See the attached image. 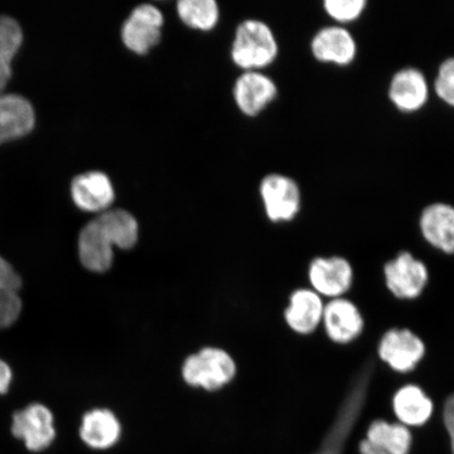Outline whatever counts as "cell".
Returning <instances> with one entry per match:
<instances>
[{
	"mask_svg": "<svg viewBox=\"0 0 454 454\" xmlns=\"http://www.w3.org/2000/svg\"><path fill=\"white\" fill-rule=\"evenodd\" d=\"M360 451L362 454H388L380 450L379 447L372 445V442H369L367 440L361 442Z\"/></svg>",
	"mask_w": 454,
	"mask_h": 454,
	"instance_id": "f546056e",
	"label": "cell"
},
{
	"mask_svg": "<svg viewBox=\"0 0 454 454\" xmlns=\"http://www.w3.org/2000/svg\"><path fill=\"white\" fill-rule=\"evenodd\" d=\"M393 406L396 418L406 427L427 423L434 412L433 401L417 385L403 386L397 390Z\"/></svg>",
	"mask_w": 454,
	"mask_h": 454,
	"instance_id": "ffe728a7",
	"label": "cell"
},
{
	"mask_svg": "<svg viewBox=\"0 0 454 454\" xmlns=\"http://www.w3.org/2000/svg\"><path fill=\"white\" fill-rule=\"evenodd\" d=\"M425 344L410 329H390L379 345L381 360L397 372H410L422 361Z\"/></svg>",
	"mask_w": 454,
	"mask_h": 454,
	"instance_id": "9c48e42d",
	"label": "cell"
},
{
	"mask_svg": "<svg viewBox=\"0 0 454 454\" xmlns=\"http://www.w3.org/2000/svg\"><path fill=\"white\" fill-rule=\"evenodd\" d=\"M322 322L329 339L339 344H348L363 332L364 320L356 306L349 300L333 299L323 312Z\"/></svg>",
	"mask_w": 454,
	"mask_h": 454,
	"instance_id": "5bb4252c",
	"label": "cell"
},
{
	"mask_svg": "<svg viewBox=\"0 0 454 454\" xmlns=\"http://www.w3.org/2000/svg\"><path fill=\"white\" fill-rule=\"evenodd\" d=\"M388 98L397 110L414 113L423 109L429 98V87L424 74L416 67H405L391 78Z\"/></svg>",
	"mask_w": 454,
	"mask_h": 454,
	"instance_id": "7c38bea8",
	"label": "cell"
},
{
	"mask_svg": "<svg viewBox=\"0 0 454 454\" xmlns=\"http://www.w3.org/2000/svg\"><path fill=\"white\" fill-rule=\"evenodd\" d=\"M434 89L436 96L444 104L454 107V57L446 59L440 66Z\"/></svg>",
	"mask_w": 454,
	"mask_h": 454,
	"instance_id": "d4e9b609",
	"label": "cell"
},
{
	"mask_svg": "<svg viewBox=\"0 0 454 454\" xmlns=\"http://www.w3.org/2000/svg\"><path fill=\"white\" fill-rule=\"evenodd\" d=\"M236 364L226 351L207 348L187 357L183 367L184 381L194 387L218 390L236 374Z\"/></svg>",
	"mask_w": 454,
	"mask_h": 454,
	"instance_id": "277c9868",
	"label": "cell"
},
{
	"mask_svg": "<svg viewBox=\"0 0 454 454\" xmlns=\"http://www.w3.org/2000/svg\"><path fill=\"white\" fill-rule=\"evenodd\" d=\"M372 445L388 454H410L412 435L403 424H389L378 419L367 431V439Z\"/></svg>",
	"mask_w": 454,
	"mask_h": 454,
	"instance_id": "44dd1931",
	"label": "cell"
},
{
	"mask_svg": "<svg viewBox=\"0 0 454 454\" xmlns=\"http://www.w3.org/2000/svg\"><path fill=\"white\" fill-rule=\"evenodd\" d=\"M22 43L21 27L13 17L0 16V90L5 87L12 75L13 57Z\"/></svg>",
	"mask_w": 454,
	"mask_h": 454,
	"instance_id": "7402d4cb",
	"label": "cell"
},
{
	"mask_svg": "<svg viewBox=\"0 0 454 454\" xmlns=\"http://www.w3.org/2000/svg\"><path fill=\"white\" fill-rule=\"evenodd\" d=\"M442 419L450 434L452 454H454V394L447 397L444 410H442Z\"/></svg>",
	"mask_w": 454,
	"mask_h": 454,
	"instance_id": "83f0119b",
	"label": "cell"
},
{
	"mask_svg": "<svg viewBox=\"0 0 454 454\" xmlns=\"http://www.w3.org/2000/svg\"><path fill=\"white\" fill-rule=\"evenodd\" d=\"M12 378L13 374L10 366L0 359V395L8 393Z\"/></svg>",
	"mask_w": 454,
	"mask_h": 454,
	"instance_id": "f1b7e54d",
	"label": "cell"
},
{
	"mask_svg": "<svg viewBox=\"0 0 454 454\" xmlns=\"http://www.w3.org/2000/svg\"><path fill=\"white\" fill-rule=\"evenodd\" d=\"M325 305L320 294L311 289H298L289 299L286 320L289 327L300 334L314 333L323 319Z\"/></svg>",
	"mask_w": 454,
	"mask_h": 454,
	"instance_id": "ac0fdd59",
	"label": "cell"
},
{
	"mask_svg": "<svg viewBox=\"0 0 454 454\" xmlns=\"http://www.w3.org/2000/svg\"><path fill=\"white\" fill-rule=\"evenodd\" d=\"M309 276L314 292L334 299L348 293L354 281L353 268L340 257L312 260Z\"/></svg>",
	"mask_w": 454,
	"mask_h": 454,
	"instance_id": "8fae6325",
	"label": "cell"
},
{
	"mask_svg": "<svg viewBox=\"0 0 454 454\" xmlns=\"http://www.w3.org/2000/svg\"><path fill=\"white\" fill-rule=\"evenodd\" d=\"M71 194L76 206L85 212L104 213L115 199L109 176L99 170L76 176L72 181Z\"/></svg>",
	"mask_w": 454,
	"mask_h": 454,
	"instance_id": "4fadbf2b",
	"label": "cell"
},
{
	"mask_svg": "<svg viewBox=\"0 0 454 454\" xmlns=\"http://www.w3.org/2000/svg\"><path fill=\"white\" fill-rule=\"evenodd\" d=\"M11 431L16 439L24 442L28 451L42 452L54 442V416L47 406L33 403L13 414Z\"/></svg>",
	"mask_w": 454,
	"mask_h": 454,
	"instance_id": "5b68a950",
	"label": "cell"
},
{
	"mask_svg": "<svg viewBox=\"0 0 454 454\" xmlns=\"http://www.w3.org/2000/svg\"><path fill=\"white\" fill-rule=\"evenodd\" d=\"M177 8L184 24L200 30H211L219 20V7L215 0H180Z\"/></svg>",
	"mask_w": 454,
	"mask_h": 454,
	"instance_id": "603a6c76",
	"label": "cell"
},
{
	"mask_svg": "<svg viewBox=\"0 0 454 454\" xmlns=\"http://www.w3.org/2000/svg\"><path fill=\"white\" fill-rule=\"evenodd\" d=\"M35 124L30 101L17 94L0 95V142L20 137Z\"/></svg>",
	"mask_w": 454,
	"mask_h": 454,
	"instance_id": "e0dca14e",
	"label": "cell"
},
{
	"mask_svg": "<svg viewBox=\"0 0 454 454\" xmlns=\"http://www.w3.org/2000/svg\"><path fill=\"white\" fill-rule=\"evenodd\" d=\"M278 51L274 33L263 21L248 20L238 27L231 56L243 69L253 71L270 66Z\"/></svg>",
	"mask_w": 454,
	"mask_h": 454,
	"instance_id": "3957f363",
	"label": "cell"
},
{
	"mask_svg": "<svg viewBox=\"0 0 454 454\" xmlns=\"http://www.w3.org/2000/svg\"><path fill=\"white\" fill-rule=\"evenodd\" d=\"M372 372V363H367L356 372L343 402L340 403L336 419L323 440L319 451L315 454L343 453L346 442L365 406Z\"/></svg>",
	"mask_w": 454,
	"mask_h": 454,
	"instance_id": "7a4b0ae2",
	"label": "cell"
},
{
	"mask_svg": "<svg viewBox=\"0 0 454 454\" xmlns=\"http://www.w3.org/2000/svg\"><path fill=\"white\" fill-rule=\"evenodd\" d=\"M366 0H325L323 8L338 24H350L364 13Z\"/></svg>",
	"mask_w": 454,
	"mask_h": 454,
	"instance_id": "cb8c5ba5",
	"label": "cell"
},
{
	"mask_svg": "<svg viewBox=\"0 0 454 454\" xmlns=\"http://www.w3.org/2000/svg\"><path fill=\"white\" fill-rule=\"evenodd\" d=\"M21 279L7 260L0 255V293L19 291Z\"/></svg>",
	"mask_w": 454,
	"mask_h": 454,
	"instance_id": "4316f807",
	"label": "cell"
},
{
	"mask_svg": "<svg viewBox=\"0 0 454 454\" xmlns=\"http://www.w3.org/2000/svg\"><path fill=\"white\" fill-rule=\"evenodd\" d=\"M265 212L272 223H287L296 218L302 196L298 184L287 176L270 174L260 185Z\"/></svg>",
	"mask_w": 454,
	"mask_h": 454,
	"instance_id": "8992f818",
	"label": "cell"
},
{
	"mask_svg": "<svg viewBox=\"0 0 454 454\" xmlns=\"http://www.w3.org/2000/svg\"><path fill=\"white\" fill-rule=\"evenodd\" d=\"M424 239L446 254H454V207L436 202L423 209L419 218Z\"/></svg>",
	"mask_w": 454,
	"mask_h": 454,
	"instance_id": "2e32d148",
	"label": "cell"
},
{
	"mask_svg": "<svg viewBox=\"0 0 454 454\" xmlns=\"http://www.w3.org/2000/svg\"><path fill=\"white\" fill-rule=\"evenodd\" d=\"M310 49L317 61L340 67L353 64L357 52L353 34L337 25L323 27L317 32L311 39Z\"/></svg>",
	"mask_w": 454,
	"mask_h": 454,
	"instance_id": "30bf717a",
	"label": "cell"
},
{
	"mask_svg": "<svg viewBox=\"0 0 454 454\" xmlns=\"http://www.w3.org/2000/svg\"><path fill=\"white\" fill-rule=\"evenodd\" d=\"M277 85L264 74L248 71L238 78L234 95L238 106L248 116L258 115L277 98Z\"/></svg>",
	"mask_w": 454,
	"mask_h": 454,
	"instance_id": "9a60e30c",
	"label": "cell"
},
{
	"mask_svg": "<svg viewBox=\"0 0 454 454\" xmlns=\"http://www.w3.org/2000/svg\"><path fill=\"white\" fill-rule=\"evenodd\" d=\"M121 426L115 414L107 410H94L84 414L79 434L85 445L104 450L121 438Z\"/></svg>",
	"mask_w": 454,
	"mask_h": 454,
	"instance_id": "d6986e66",
	"label": "cell"
},
{
	"mask_svg": "<svg viewBox=\"0 0 454 454\" xmlns=\"http://www.w3.org/2000/svg\"><path fill=\"white\" fill-rule=\"evenodd\" d=\"M21 309L22 302L17 291L0 293V329L14 325Z\"/></svg>",
	"mask_w": 454,
	"mask_h": 454,
	"instance_id": "484cf974",
	"label": "cell"
},
{
	"mask_svg": "<svg viewBox=\"0 0 454 454\" xmlns=\"http://www.w3.org/2000/svg\"><path fill=\"white\" fill-rule=\"evenodd\" d=\"M384 275L391 294L403 300L421 296L429 279L426 265L408 252L401 253L386 263Z\"/></svg>",
	"mask_w": 454,
	"mask_h": 454,
	"instance_id": "52a82bcc",
	"label": "cell"
},
{
	"mask_svg": "<svg viewBox=\"0 0 454 454\" xmlns=\"http://www.w3.org/2000/svg\"><path fill=\"white\" fill-rule=\"evenodd\" d=\"M139 226L134 215L124 209L101 213L83 227L78 238V254L85 269L105 272L111 269L114 247L136 246Z\"/></svg>",
	"mask_w": 454,
	"mask_h": 454,
	"instance_id": "6da1fadb",
	"label": "cell"
},
{
	"mask_svg": "<svg viewBox=\"0 0 454 454\" xmlns=\"http://www.w3.org/2000/svg\"><path fill=\"white\" fill-rule=\"evenodd\" d=\"M162 25L163 15L160 10L153 4H140L124 21L122 42L135 53L149 52L160 41Z\"/></svg>",
	"mask_w": 454,
	"mask_h": 454,
	"instance_id": "ba28073f",
	"label": "cell"
}]
</instances>
